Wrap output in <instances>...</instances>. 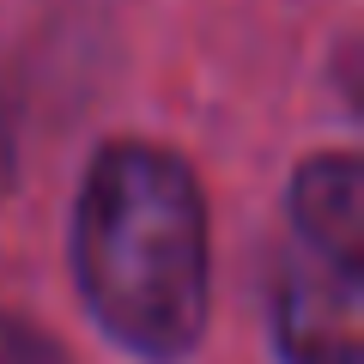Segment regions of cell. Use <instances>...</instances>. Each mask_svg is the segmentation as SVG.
Masks as SVG:
<instances>
[{
    "label": "cell",
    "instance_id": "cell-1",
    "mask_svg": "<svg viewBox=\"0 0 364 364\" xmlns=\"http://www.w3.org/2000/svg\"><path fill=\"white\" fill-rule=\"evenodd\" d=\"M73 273L91 316L140 358H182L207 328V200L164 146L122 140L85 176Z\"/></svg>",
    "mask_w": 364,
    "mask_h": 364
},
{
    "label": "cell",
    "instance_id": "cell-2",
    "mask_svg": "<svg viewBox=\"0 0 364 364\" xmlns=\"http://www.w3.org/2000/svg\"><path fill=\"white\" fill-rule=\"evenodd\" d=\"M273 334L286 364H364L358 267H334L322 255L291 261L273 291Z\"/></svg>",
    "mask_w": 364,
    "mask_h": 364
},
{
    "label": "cell",
    "instance_id": "cell-3",
    "mask_svg": "<svg viewBox=\"0 0 364 364\" xmlns=\"http://www.w3.org/2000/svg\"><path fill=\"white\" fill-rule=\"evenodd\" d=\"M291 219L310 255L334 261V267H358L364 261V182H358V158L352 152H328L310 158L298 170L291 188Z\"/></svg>",
    "mask_w": 364,
    "mask_h": 364
},
{
    "label": "cell",
    "instance_id": "cell-4",
    "mask_svg": "<svg viewBox=\"0 0 364 364\" xmlns=\"http://www.w3.org/2000/svg\"><path fill=\"white\" fill-rule=\"evenodd\" d=\"M0 364H67V352L55 346L43 328L0 316Z\"/></svg>",
    "mask_w": 364,
    "mask_h": 364
},
{
    "label": "cell",
    "instance_id": "cell-5",
    "mask_svg": "<svg viewBox=\"0 0 364 364\" xmlns=\"http://www.w3.org/2000/svg\"><path fill=\"white\" fill-rule=\"evenodd\" d=\"M6 170H13V140H6V128H0V188H6Z\"/></svg>",
    "mask_w": 364,
    "mask_h": 364
}]
</instances>
